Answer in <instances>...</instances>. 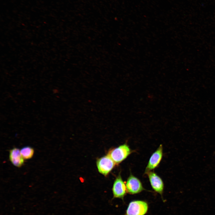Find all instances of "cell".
<instances>
[{"mask_svg": "<svg viewBox=\"0 0 215 215\" xmlns=\"http://www.w3.org/2000/svg\"><path fill=\"white\" fill-rule=\"evenodd\" d=\"M133 152L126 143L110 150L108 154L113 161L116 165H118L125 160Z\"/></svg>", "mask_w": 215, "mask_h": 215, "instance_id": "1", "label": "cell"}, {"mask_svg": "<svg viewBox=\"0 0 215 215\" xmlns=\"http://www.w3.org/2000/svg\"><path fill=\"white\" fill-rule=\"evenodd\" d=\"M148 209V205L145 201L134 200L129 203L124 215H145Z\"/></svg>", "mask_w": 215, "mask_h": 215, "instance_id": "2", "label": "cell"}, {"mask_svg": "<svg viewBox=\"0 0 215 215\" xmlns=\"http://www.w3.org/2000/svg\"><path fill=\"white\" fill-rule=\"evenodd\" d=\"M115 165L114 162L108 155L98 159L96 161L99 172L105 176L110 173Z\"/></svg>", "mask_w": 215, "mask_h": 215, "instance_id": "3", "label": "cell"}, {"mask_svg": "<svg viewBox=\"0 0 215 215\" xmlns=\"http://www.w3.org/2000/svg\"><path fill=\"white\" fill-rule=\"evenodd\" d=\"M9 159L12 164L17 167H21L24 164V158L21 153L20 150L14 148L9 152Z\"/></svg>", "mask_w": 215, "mask_h": 215, "instance_id": "8", "label": "cell"}, {"mask_svg": "<svg viewBox=\"0 0 215 215\" xmlns=\"http://www.w3.org/2000/svg\"><path fill=\"white\" fill-rule=\"evenodd\" d=\"M145 174L147 175L151 186L156 192L159 194L162 197L164 189L163 182L160 176L152 171H149Z\"/></svg>", "mask_w": 215, "mask_h": 215, "instance_id": "6", "label": "cell"}, {"mask_svg": "<svg viewBox=\"0 0 215 215\" xmlns=\"http://www.w3.org/2000/svg\"><path fill=\"white\" fill-rule=\"evenodd\" d=\"M163 151V146L160 145L151 156L145 169V174L158 167L162 158Z\"/></svg>", "mask_w": 215, "mask_h": 215, "instance_id": "7", "label": "cell"}, {"mask_svg": "<svg viewBox=\"0 0 215 215\" xmlns=\"http://www.w3.org/2000/svg\"><path fill=\"white\" fill-rule=\"evenodd\" d=\"M113 198L120 199L124 201L127 191L126 184L123 181L119 174L115 179L113 186Z\"/></svg>", "mask_w": 215, "mask_h": 215, "instance_id": "5", "label": "cell"}, {"mask_svg": "<svg viewBox=\"0 0 215 215\" xmlns=\"http://www.w3.org/2000/svg\"><path fill=\"white\" fill-rule=\"evenodd\" d=\"M127 192L130 194H139L145 190L140 180L131 173L126 183Z\"/></svg>", "mask_w": 215, "mask_h": 215, "instance_id": "4", "label": "cell"}, {"mask_svg": "<svg viewBox=\"0 0 215 215\" xmlns=\"http://www.w3.org/2000/svg\"><path fill=\"white\" fill-rule=\"evenodd\" d=\"M20 152L23 158L27 159H30L33 157L34 150L32 148L27 146L22 148L20 150Z\"/></svg>", "mask_w": 215, "mask_h": 215, "instance_id": "9", "label": "cell"}]
</instances>
